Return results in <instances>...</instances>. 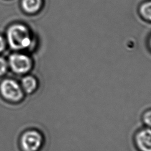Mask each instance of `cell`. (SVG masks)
<instances>
[{
    "label": "cell",
    "mask_w": 151,
    "mask_h": 151,
    "mask_svg": "<svg viewBox=\"0 0 151 151\" xmlns=\"http://www.w3.org/2000/svg\"><path fill=\"white\" fill-rule=\"evenodd\" d=\"M22 86L27 93H31L36 88V80L32 76H26L22 80Z\"/></svg>",
    "instance_id": "obj_8"
},
{
    "label": "cell",
    "mask_w": 151,
    "mask_h": 151,
    "mask_svg": "<svg viewBox=\"0 0 151 151\" xmlns=\"http://www.w3.org/2000/svg\"><path fill=\"white\" fill-rule=\"evenodd\" d=\"M141 120L143 126L151 128V108L145 110L141 116Z\"/></svg>",
    "instance_id": "obj_9"
},
{
    "label": "cell",
    "mask_w": 151,
    "mask_h": 151,
    "mask_svg": "<svg viewBox=\"0 0 151 151\" xmlns=\"http://www.w3.org/2000/svg\"><path fill=\"white\" fill-rule=\"evenodd\" d=\"M139 12L143 19L151 22V0L141 4L139 8Z\"/></svg>",
    "instance_id": "obj_7"
},
{
    "label": "cell",
    "mask_w": 151,
    "mask_h": 151,
    "mask_svg": "<svg viewBox=\"0 0 151 151\" xmlns=\"http://www.w3.org/2000/svg\"><path fill=\"white\" fill-rule=\"evenodd\" d=\"M0 91L5 99L11 101H18L23 96L19 84L14 80L10 79L5 80L1 83Z\"/></svg>",
    "instance_id": "obj_2"
},
{
    "label": "cell",
    "mask_w": 151,
    "mask_h": 151,
    "mask_svg": "<svg viewBox=\"0 0 151 151\" xmlns=\"http://www.w3.org/2000/svg\"><path fill=\"white\" fill-rule=\"evenodd\" d=\"M147 44H148V46H149V47L150 50H151V35L149 37V39H148Z\"/></svg>",
    "instance_id": "obj_12"
},
{
    "label": "cell",
    "mask_w": 151,
    "mask_h": 151,
    "mask_svg": "<svg viewBox=\"0 0 151 151\" xmlns=\"http://www.w3.org/2000/svg\"><path fill=\"white\" fill-rule=\"evenodd\" d=\"M7 39L10 47L15 50L24 49L31 43V38L28 29L20 24L14 25L7 31Z\"/></svg>",
    "instance_id": "obj_1"
},
{
    "label": "cell",
    "mask_w": 151,
    "mask_h": 151,
    "mask_svg": "<svg viewBox=\"0 0 151 151\" xmlns=\"http://www.w3.org/2000/svg\"><path fill=\"white\" fill-rule=\"evenodd\" d=\"M7 70V63L6 61L0 57V76L4 74Z\"/></svg>",
    "instance_id": "obj_10"
},
{
    "label": "cell",
    "mask_w": 151,
    "mask_h": 151,
    "mask_svg": "<svg viewBox=\"0 0 151 151\" xmlns=\"http://www.w3.org/2000/svg\"><path fill=\"white\" fill-rule=\"evenodd\" d=\"M9 63L12 70L16 73H27L31 67L30 58L22 54H13L9 58Z\"/></svg>",
    "instance_id": "obj_4"
},
{
    "label": "cell",
    "mask_w": 151,
    "mask_h": 151,
    "mask_svg": "<svg viewBox=\"0 0 151 151\" xmlns=\"http://www.w3.org/2000/svg\"><path fill=\"white\" fill-rule=\"evenodd\" d=\"M42 136L35 130L25 132L21 138V145L24 151H37L42 144Z\"/></svg>",
    "instance_id": "obj_5"
},
{
    "label": "cell",
    "mask_w": 151,
    "mask_h": 151,
    "mask_svg": "<svg viewBox=\"0 0 151 151\" xmlns=\"http://www.w3.org/2000/svg\"><path fill=\"white\" fill-rule=\"evenodd\" d=\"M133 143L137 151H151V128L143 126L133 136Z\"/></svg>",
    "instance_id": "obj_3"
},
{
    "label": "cell",
    "mask_w": 151,
    "mask_h": 151,
    "mask_svg": "<svg viewBox=\"0 0 151 151\" xmlns=\"http://www.w3.org/2000/svg\"><path fill=\"white\" fill-rule=\"evenodd\" d=\"M42 4L41 0H22V6L24 10L28 13L38 11Z\"/></svg>",
    "instance_id": "obj_6"
},
{
    "label": "cell",
    "mask_w": 151,
    "mask_h": 151,
    "mask_svg": "<svg viewBox=\"0 0 151 151\" xmlns=\"http://www.w3.org/2000/svg\"><path fill=\"white\" fill-rule=\"evenodd\" d=\"M5 43L4 39L1 36H0V52L4 50V49L5 48Z\"/></svg>",
    "instance_id": "obj_11"
}]
</instances>
